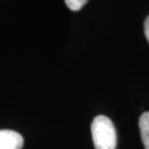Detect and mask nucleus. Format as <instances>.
I'll list each match as a JSON object with an SVG mask.
<instances>
[{
  "label": "nucleus",
  "mask_w": 149,
  "mask_h": 149,
  "mask_svg": "<svg viewBox=\"0 0 149 149\" xmlns=\"http://www.w3.org/2000/svg\"><path fill=\"white\" fill-rule=\"evenodd\" d=\"M91 132L95 149H116V129L107 116H96L92 122Z\"/></svg>",
  "instance_id": "f257e3e1"
},
{
  "label": "nucleus",
  "mask_w": 149,
  "mask_h": 149,
  "mask_svg": "<svg viewBox=\"0 0 149 149\" xmlns=\"http://www.w3.org/2000/svg\"><path fill=\"white\" fill-rule=\"evenodd\" d=\"M23 137L19 133L10 129L0 130V149H21Z\"/></svg>",
  "instance_id": "f03ea898"
},
{
  "label": "nucleus",
  "mask_w": 149,
  "mask_h": 149,
  "mask_svg": "<svg viewBox=\"0 0 149 149\" xmlns=\"http://www.w3.org/2000/svg\"><path fill=\"white\" fill-rule=\"evenodd\" d=\"M139 129L145 149H149V112L141 114L139 118Z\"/></svg>",
  "instance_id": "7ed1b4c3"
},
{
  "label": "nucleus",
  "mask_w": 149,
  "mask_h": 149,
  "mask_svg": "<svg viewBox=\"0 0 149 149\" xmlns=\"http://www.w3.org/2000/svg\"><path fill=\"white\" fill-rule=\"evenodd\" d=\"M64 1H65V3H66L70 10L77 11L82 9L88 0H64Z\"/></svg>",
  "instance_id": "20e7f679"
},
{
  "label": "nucleus",
  "mask_w": 149,
  "mask_h": 149,
  "mask_svg": "<svg viewBox=\"0 0 149 149\" xmlns=\"http://www.w3.org/2000/svg\"><path fill=\"white\" fill-rule=\"evenodd\" d=\"M144 30H145V36H146V39L149 43V16L147 17V19L145 20L144 23Z\"/></svg>",
  "instance_id": "39448f33"
}]
</instances>
